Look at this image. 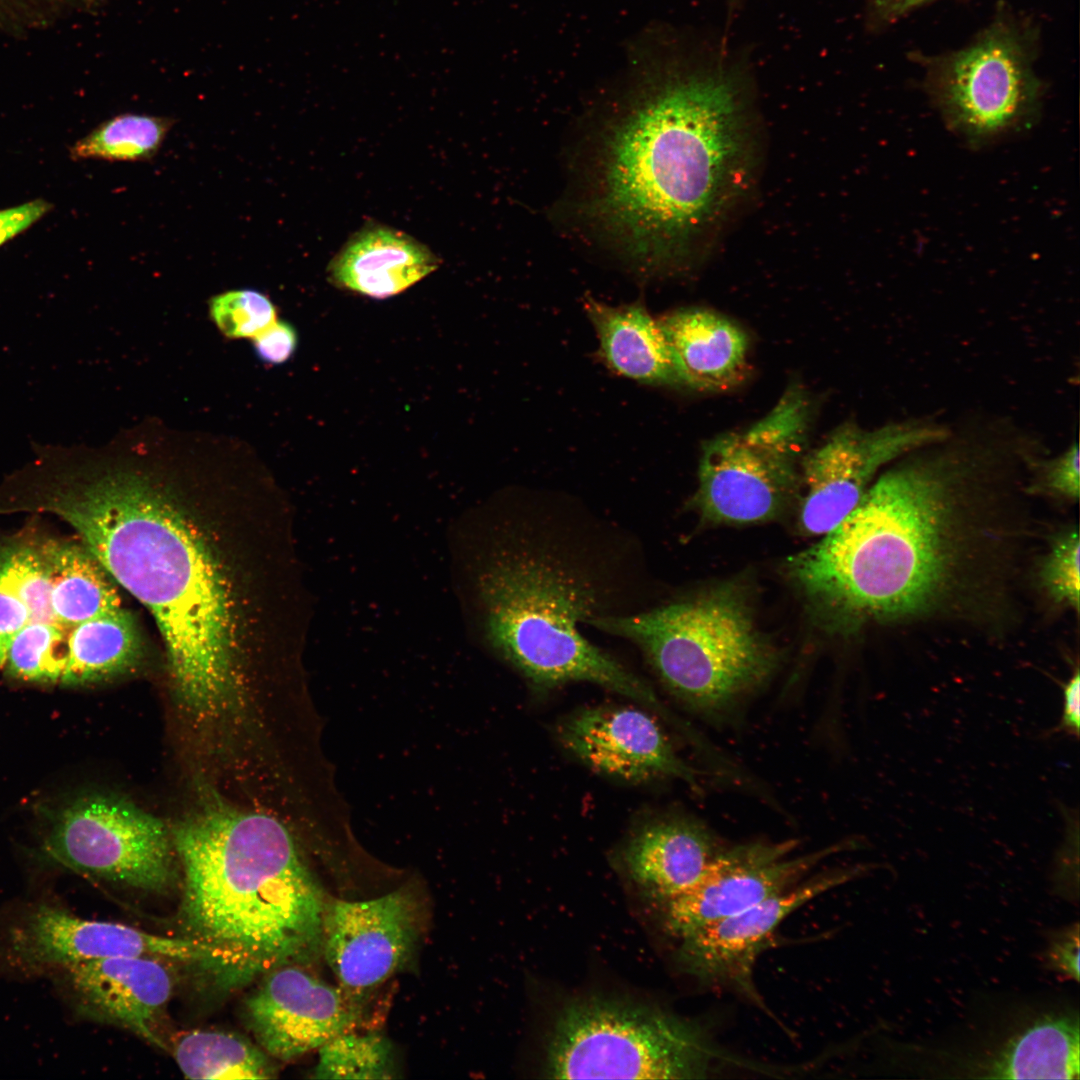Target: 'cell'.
<instances>
[{
	"label": "cell",
	"instance_id": "30bf717a",
	"mask_svg": "<svg viewBox=\"0 0 1080 1080\" xmlns=\"http://www.w3.org/2000/svg\"><path fill=\"white\" fill-rule=\"evenodd\" d=\"M122 610L110 575L84 545L32 536L0 543V669L13 639L40 637L70 654L83 622Z\"/></svg>",
	"mask_w": 1080,
	"mask_h": 1080
},
{
	"label": "cell",
	"instance_id": "3957f363",
	"mask_svg": "<svg viewBox=\"0 0 1080 1080\" xmlns=\"http://www.w3.org/2000/svg\"><path fill=\"white\" fill-rule=\"evenodd\" d=\"M963 469L945 458L881 474L852 512L787 570L816 613L837 629L934 609L958 581L969 545Z\"/></svg>",
	"mask_w": 1080,
	"mask_h": 1080
},
{
	"label": "cell",
	"instance_id": "d4e9b609",
	"mask_svg": "<svg viewBox=\"0 0 1080 1080\" xmlns=\"http://www.w3.org/2000/svg\"><path fill=\"white\" fill-rule=\"evenodd\" d=\"M168 1048L190 1079H271L277 1073L262 1048L233 1033L186 1031L178 1034Z\"/></svg>",
	"mask_w": 1080,
	"mask_h": 1080
},
{
	"label": "cell",
	"instance_id": "7402d4cb",
	"mask_svg": "<svg viewBox=\"0 0 1080 1080\" xmlns=\"http://www.w3.org/2000/svg\"><path fill=\"white\" fill-rule=\"evenodd\" d=\"M678 385L725 391L744 380L748 338L733 321L712 310L686 308L658 320Z\"/></svg>",
	"mask_w": 1080,
	"mask_h": 1080
},
{
	"label": "cell",
	"instance_id": "83f0119b",
	"mask_svg": "<svg viewBox=\"0 0 1080 1080\" xmlns=\"http://www.w3.org/2000/svg\"><path fill=\"white\" fill-rule=\"evenodd\" d=\"M209 315L231 339L252 338L277 320V310L264 293L251 288L219 293L209 300Z\"/></svg>",
	"mask_w": 1080,
	"mask_h": 1080
},
{
	"label": "cell",
	"instance_id": "ffe728a7",
	"mask_svg": "<svg viewBox=\"0 0 1080 1080\" xmlns=\"http://www.w3.org/2000/svg\"><path fill=\"white\" fill-rule=\"evenodd\" d=\"M1079 1049L1077 1012L1050 1009L1021 1015L969 1050L942 1051L935 1071L977 1079H1078Z\"/></svg>",
	"mask_w": 1080,
	"mask_h": 1080
},
{
	"label": "cell",
	"instance_id": "f1b7e54d",
	"mask_svg": "<svg viewBox=\"0 0 1080 1080\" xmlns=\"http://www.w3.org/2000/svg\"><path fill=\"white\" fill-rule=\"evenodd\" d=\"M1080 543L1078 529L1057 536L1040 566V583L1055 603L1079 612Z\"/></svg>",
	"mask_w": 1080,
	"mask_h": 1080
},
{
	"label": "cell",
	"instance_id": "d590c367",
	"mask_svg": "<svg viewBox=\"0 0 1080 1080\" xmlns=\"http://www.w3.org/2000/svg\"><path fill=\"white\" fill-rule=\"evenodd\" d=\"M747 0H727L728 12L733 16L739 12Z\"/></svg>",
	"mask_w": 1080,
	"mask_h": 1080
},
{
	"label": "cell",
	"instance_id": "ba28073f",
	"mask_svg": "<svg viewBox=\"0 0 1080 1080\" xmlns=\"http://www.w3.org/2000/svg\"><path fill=\"white\" fill-rule=\"evenodd\" d=\"M715 1057L694 1024L643 1004L588 997L556 1015L545 1072L554 1079H701Z\"/></svg>",
	"mask_w": 1080,
	"mask_h": 1080
},
{
	"label": "cell",
	"instance_id": "603a6c76",
	"mask_svg": "<svg viewBox=\"0 0 1080 1080\" xmlns=\"http://www.w3.org/2000/svg\"><path fill=\"white\" fill-rule=\"evenodd\" d=\"M439 264L436 255L410 235L369 223L347 240L327 273L338 288L385 299L408 289Z\"/></svg>",
	"mask_w": 1080,
	"mask_h": 1080
},
{
	"label": "cell",
	"instance_id": "277c9868",
	"mask_svg": "<svg viewBox=\"0 0 1080 1080\" xmlns=\"http://www.w3.org/2000/svg\"><path fill=\"white\" fill-rule=\"evenodd\" d=\"M172 839L183 937L220 955L222 987L322 954L327 897L278 819L210 804L177 824Z\"/></svg>",
	"mask_w": 1080,
	"mask_h": 1080
},
{
	"label": "cell",
	"instance_id": "52a82bcc",
	"mask_svg": "<svg viewBox=\"0 0 1080 1080\" xmlns=\"http://www.w3.org/2000/svg\"><path fill=\"white\" fill-rule=\"evenodd\" d=\"M1040 35L1030 16L1001 5L960 47L911 53L931 104L969 146L998 142L1038 120L1045 93Z\"/></svg>",
	"mask_w": 1080,
	"mask_h": 1080
},
{
	"label": "cell",
	"instance_id": "484cf974",
	"mask_svg": "<svg viewBox=\"0 0 1080 1080\" xmlns=\"http://www.w3.org/2000/svg\"><path fill=\"white\" fill-rule=\"evenodd\" d=\"M174 120L138 113L119 114L96 127L71 149L74 159L143 162L162 147Z\"/></svg>",
	"mask_w": 1080,
	"mask_h": 1080
},
{
	"label": "cell",
	"instance_id": "d6986e66",
	"mask_svg": "<svg viewBox=\"0 0 1080 1080\" xmlns=\"http://www.w3.org/2000/svg\"><path fill=\"white\" fill-rule=\"evenodd\" d=\"M169 960L151 956L83 961L58 971L75 1008L166 1049L162 1027L175 977Z\"/></svg>",
	"mask_w": 1080,
	"mask_h": 1080
},
{
	"label": "cell",
	"instance_id": "4fadbf2b",
	"mask_svg": "<svg viewBox=\"0 0 1080 1080\" xmlns=\"http://www.w3.org/2000/svg\"><path fill=\"white\" fill-rule=\"evenodd\" d=\"M6 960L30 972L60 971L83 961L151 956L211 971L218 962L209 946L187 937H166L121 923L90 920L51 904L25 909L3 939Z\"/></svg>",
	"mask_w": 1080,
	"mask_h": 1080
},
{
	"label": "cell",
	"instance_id": "ac0fdd59",
	"mask_svg": "<svg viewBox=\"0 0 1080 1080\" xmlns=\"http://www.w3.org/2000/svg\"><path fill=\"white\" fill-rule=\"evenodd\" d=\"M558 737L570 753L600 773L629 782L676 778L699 788L698 773L678 756L657 721L639 709H582L560 723Z\"/></svg>",
	"mask_w": 1080,
	"mask_h": 1080
},
{
	"label": "cell",
	"instance_id": "1f68e13d",
	"mask_svg": "<svg viewBox=\"0 0 1080 1080\" xmlns=\"http://www.w3.org/2000/svg\"><path fill=\"white\" fill-rule=\"evenodd\" d=\"M298 336L287 321H275L252 337L256 357L266 363L278 365L286 362L295 352Z\"/></svg>",
	"mask_w": 1080,
	"mask_h": 1080
},
{
	"label": "cell",
	"instance_id": "4dcf8cb0",
	"mask_svg": "<svg viewBox=\"0 0 1080 1080\" xmlns=\"http://www.w3.org/2000/svg\"><path fill=\"white\" fill-rule=\"evenodd\" d=\"M1046 967L1064 980H1079L1078 922L1050 931L1044 949Z\"/></svg>",
	"mask_w": 1080,
	"mask_h": 1080
},
{
	"label": "cell",
	"instance_id": "2e32d148",
	"mask_svg": "<svg viewBox=\"0 0 1080 1080\" xmlns=\"http://www.w3.org/2000/svg\"><path fill=\"white\" fill-rule=\"evenodd\" d=\"M303 966L289 964L267 972L244 1006L246 1024L259 1046L281 1061L318 1050L353 1030L361 1015V1000Z\"/></svg>",
	"mask_w": 1080,
	"mask_h": 1080
},
{
	"label": "cell",
	"instance_id": "4316f807",
	"mask_svg": "<svg viewBox=\"0 0 1080 1080\" xmlns=\"http://www.w3.org/2000/svg\"><path fill=\"white\" fill-rule=\"evenodd\" d=\"M313 1069L318 1079H391L398 1077L391 1042L378 1033L347 1031L318 1049Z\"/></svg>",
	"mask_w": 1080,
	"mask_h": 1080
},
{
	"label": "cell",
	"instance_id": "44dd1931",
	"mask_svg": "<svg viewBox=\"0 0 1080 1080\" xmlns=\"http://www.w3.org/2000/svg\"><path fill=\"white\" fill-rule=\"evenodd\" d=\"M722 849L705 825L675 816L641 827L626 843L622 859L634 883L660 904L694 885Z\"/></svg>",
	"mask_w": 1080,
	"mask_h": 1080
},
{
	"label": "cell",
	"instance_id": "6da1fadb",
	"mask_svg": "<svg viewBox=\"0 0 1080 1080\" xmlns=\"http://www.w3.org/2000/svg\"><path fill=\"white\" fill-rule=\"evenodd\" d=\"M197 440L135 434L81 449L40 486L34 508L56 514L107 573L154 617L179 699L212 715L257 640L255 591L212 520L216 473Z\"/></svg>",
	"mask_w": 1080,
	"mask_h": 1080
},
{
	"label": "cell",
	"instance_id": "9c48e42d",
	"mask_svg": "<svg viewBox=\"0 0 1080 1080\" xmlns=\"http://www.w3.org/2000/svg\"><path fill=\"white\" fill-rule=\"evenodd\" d=\"M810 426L808 398L791 386L753 425L705 442L695 503L716 523L775 518L795 496Z\"/></svg>",
	"mask_w": 1080,
	"mask_h": 1080
},
{
	"label": "cell",
	"instance_id": "5bb4252c",
	"mask_svg": "<svg viewBox=\"0 0 1080 1080\" xmlns=\"http://www.w3.org/2000/svg\"><path fill=\"white\" fill-rule=\"evenodd\" d=\"M796 840L758 841L723 848L688 890L661 904L663 925L682 938L735 915L800 883L820 863L855 847L831 844L804 855L789 856Z\"/></svg>",
	"mask_w": 1080,
	"mask_h": 1080
},
{
	"label": "cell",
	"instance_id": "d6a6232c",
	"mask_svg": "<svg viewBox=\"0 0 1080 1080\" xmlns=\"http://www.w3.org/2000/svg\"><path fill=\"white\" fill-rule=\"evenodd\" d=\"M938 0H863L866 32L880 34L913 12Z\"/></svg>",
	"mask_w": 1080,
	"mask_h": 1080
},
{
	"label": "cell",
	"instance_id": "9a60e30c",
	"mask_svg": "<svg viewBox=\"0 0 1080 1080\" xmlns=\"http://www.w3.org/2000/svg\"><path fill=\"white\" fill-rule=\"evenodd\" d=\"M416 891L402 887L365 901L326 899L322 954L338 985L362 998L411 960L423 930Z\"/></svg>",
	"mask_w": 1080,
	"mask_h": 1080
},
{
	"label": "cell",
	"instance_id": "7c38bea8",
	"mask_svg": "<svg viewBox=\"0 0 1080 1080\" xmlns=\"http://www.w3.org/2000/svg\"><path fill=\"white\" fill-rule=\"evenodd\" d=\"M949 430L925 420L896 421L875 428L838 426L800 465L798 523L809 536L824 535L857 506L881 467L942 443Z\"/></svg>",
	"mask_w": 1080,
	"mask_h": 1080
},
{
	"label": "cell",
	"instance_id": "7a4b0ae2",
	"mask_svg": "<svg viewBox=\"0 0 1080 1080\" xmlns=\"http://www.w3.org/2000/svg\"><path fill=\"white\" fill-rule=\"evenodd\" d=\"M599 134L587 217L630 260L686 257L745 190L753 73L743 49L670 37Z\"/></svg>",
	"mask_w": 1080,
	"mask_h": 1080
},
{
	"label": "cell",
	"instance_id": "f546056e",
	"mask_svg": "<svg viewBox=\"0 0 1080 1080\" xmlns=\"http://www.w3.org/2000/svg\"><path fill=\"white\" fill-rule=\"evenodd\" d=\"M1079 474V448L1074 441L1061 454L1038 465L1029 489L1075 502L1079 499Z\"/></svg>",
	"mask_w": 1080,
	"mask_h": 1080
},
{
	"label": "cell",
	"instance_id": "e0dca14e",
	"mask_svg": "<svg viewBox=\"0 0 1080 1080\" xmlns=\"http://www.w3.org/2000/svg\"><path fill=\"white\" fill-rule=\"evenodd\" d=\"M871 868L854 865L818 874L697 930L680 940L678 960L682 968L704 983L732 986L758 1000L752 981L754 965L783 921L806 903Z\"/></svg>",
	"mask_w": 1080,
	"mask_h": 1080
},
{
	"label": "cell",
	"instance_id": "8992f818",
	"mask_svg": "<svg viewBox=\"0 0 1080 1080\" xmlns=\"http://www.w3.org/2000/svg\"><path fill=\"white\" fill-rule=\"evenodd\" d=\"M586 623L635 643L664 686L709 718L736 709L776 666L773 649L735 588L630 616L595 615Z\"/></svg>",
	"mask_w": 1080,
	"mask_h": 1080
},
{
	"label": "cell",
	"instance_id": "836d02e7",
	"mask_svg": "<svg viewBox=\"0 0 1080 1080\" xmlns=\"http://www.w3.org/2000/svg\"><path fill=\"white\" fill-rule=\"evenodd\" d=\"M49 207L48 202L38 199L0 210V246L30 227Z\"/></svg>",
	"mask_w": 1080,
	"mask_h": 1080
},
{
	"label": "cell",
	"instance_id": "e575fe53",
	"mask_svg": "<svg viewBox=\"0 0 1080 1080\" xmlns=\"http://www.w3.org/2000/svg\"><path fill=\"white\" fill-rule=\"evenodd\" d=\"M1063 709L1058 724L1049 731L1078 737L1080 730V672L1078 664L1068 680L1061 684Z\"/></svg>",
	"mask_w": 1080,
	"mask_h": 1080
},
{
	"label": "cell",
	"instance_id": "5b68a950",
	"mask_svg": "<svg viewBox=\"0 0 1080 1080\" xmlns=\"http://www.w3.org/2000/svg\"><path fill=\"white\" fill-rule=\"evenodd\" d=\"M587 576L552 549H501L483 580L488 640L536 688L590 682L664 713L649 685L578 630L597 615Z\"/></svg>",
	"mask_w": 1080,
	"mask_h": 1080
},
{
	"label": "cell",
	"instance_id": "8fae6325",
	"mask_svg": "<svg viewBox=\"0 0 1080 1080\" xmlns=\"http://www.w3.org/2000/svg\"><path fill=\"white\" fill-rule=\"evenodd\" d=\"M56 863L90 878L160 893L176 880L172 833L135 804L93 794L67 805L45 841Z\"/></svg>",
	"mask_w": 1080,
	"mask_h": 1080
},
{
	"label": "cell",
	"instance_id": "cb8c5ba5",
	"mask_svg": "<svg viewBox=\"0 0 1080 1080\" xmlns=\"http://www.w3.org/2000/svg\"><path fill=\"white\" fill-rule=\"evenodd\" d=\"M584 307L611 370L648 385H678L659 322L642 304L614 307L588 298Z\"/></svg>",
	"mask_w": 1080,
	"mask_h": 1080
}]
</instances>
